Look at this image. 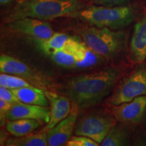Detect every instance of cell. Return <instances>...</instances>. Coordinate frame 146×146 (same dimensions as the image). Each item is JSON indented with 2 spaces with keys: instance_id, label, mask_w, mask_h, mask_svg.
I'll return each instance as SVG.
<instances>
[{
  "instance_id": "2",
  "label": "cell",
  "mask_w": 146,
  "mask_h": 146,
  "mask_svg": "<svg viewBox=\"0 0 146 146\" xmlns=\"http://www.w3.org/2000/svg\"><path fill=\"white\" fill-rule=\"evenodd\" d=\"M81 9L78 0H26L18 2L8 15L5 23L30 17L48 21L66 16Z\"/></svg>"
},
{
  "instance_id": "17",
  "label": "cell",
  "mask_w": 146,
  "mask_h": 146,
  "mask_svg": "<svg viewBox=\"0 0 146 146\" xmlns=\"http://www.w3.org/2000/svg\"><path fill=\"white\" fill-rule=\"evenodd\" d=\"M74 56L76 60L74 68H86L93 66L96 65L101 59V56L84 42L78 43Z\"/></svg>"
},
{
  "instance_id": "26",
  "label": "cell",
  "mask_w": 146,
  "mask_h": 146,
  "mask_svg": "<svg viewBox=\"0 0 146 146\" xmlns=\"http://www.w3.org/2000/svg\"><path fill=\"white\" fill-rule=\"evenodd\" d=\"M10 1L11 0H0V3H1V5H4L9 3Z\"/></svg>"
},
{
  "instance_id": "13",
  "label": "cell",
  "mask_w": 146,
  "mask_h": 146,
  "mask_svg": "<svg viewBox=\"0 0 146 146\" xmlns=\"http://www.w3.org/2000/svg\"><path fill=\"white\" fill-rule=\"evenodd\" d=\"M45 94L51 105L50 120L43 129V132H47L68 116L72 108L68 97L60 96L52 91H45Z\"/></svg>"
},
{
  "instance_id": "14",
  "label": "cell",
  "mask_w": 146,
  "mask_h": 146,
  "mask_svg": "<svg viewBox=\"0 0 146 146\" xmlns=\"http://www.w3.org/2000/svg\"><path fill=\"white\" fill-rule=\"evenodd\" d=\"M20 102L28 104L48 107L50 104L45 91L36 87H27L12 89Z\"/></svg>"
},
{
  "instance_id": "11",
  "label": "cell",
  "mask_w": 146,
  "mask_h": 146,
  "mask_svg": "<svg viewBox=\"0 0 146 146\" xmlns=\"http://www.w3.org/2000/svg\"><path fill=\"white\" fill-rule=\"evenodd\" d=\"M23 118L35 119L48 123L50 120V110L48 107L28 104L19 102L14 104L7 114L9 121Z\"/></svg>"
},
{
  "instance_id": "5",
  "label": "cell",
  "mask_w": 146,
  "mask_h": 146,
  "mask_svg": "<svg viewBox=\"0 0 146 146\" xmlns=\"http://www.w3.org/2000/svg\"><path fill=\"white\" fill-rule=\"evenodd\" d=\"M146 96V64H140L120 81L108 102L116 106L130 102L137 97Z\"/></svg>"
},
{
  "instance_id": "12",
  "label": "cell",
  "mask_w": 146,
  "mask_h": 146,
  "mask_svg": "<svg viewBox=\"0 0 146 146\" xmlns=\"http://www.w3.org/2000/svg\"><path fill=\"white\" fill-rule=\"evenodd\" d=\"M129 59L133 64H141L146 59V12L135 25Z\"/></svg>"
},
{
  "instance_id": "4",
  "label": "cell",
  "mask_w": 146,
  "mask_h": 146,
  "mask_svg": "<svg viewBox=\"0 0 146 146\" xmlns=\"http://www.w3.org/2000/svg\"><path fill=\"white\" fill-rule=\"evenodd\" d=\"M84 43L102 58L118 57L127 47L126 35L121 31L107 27H85L78 31Z\"/></svg>"
},
{
  "instance_id": "22",
  "label": "cell",
  "mask_w": 146,
  "mask_h": 146,
  "mask_svg": "<svg viewBox=\"0 0 146 146\" xmlns=\"http://www.w3.org/2000/svg\"><path fill=\"white\" fill-rule=\"evenodd\" d=\"M67 146H98L100 143L86 136L76 135L71 137L67 142Z\"/></svg>"
},
{
  "instance_id": "18",
  "label": "cell",
  "mask_w": 146,
  "mask_h": 146,
  "mask_svg": "<svg viewBox=\"0 0 146 146\" xmlns=\"http://www.w3.org/2000/svg\"><path fill=\"white\" fill-rule=\"evenodd\" d=\"M39 122L37 120L28 118L11 120L6 124V130L14 137L25 136L38 129Z\"/></svg>"
},
{
  "instance_id": "28",
  "label": "cell",
  "mask_w": 146,
  "mask_h": 146,
  "mask_svg": "<svg viewBox=\"0 0 146 146\" xmlns=\"http://www.w3.org/2000/svg\"><path fill=\"white\" fill-rule=\"evenodd\" d=\"M18 2H22V1H26V0H17Z\"/></svg>"
},
{
  "instance_id": "19",
  "label": "cell",
  "mask_w": 146,
  "mask_h": 146,
  "mask_svg": "<svg viewBox=\"0 0 146 146\" xmlns=\"http://www.w3.org/2000/svg\"><path fill=\"white\" fill-rule=\"evenodd\" d=\"M8 146H46L47 143V132L37 134H29L16 138H9L5 142Z\"/></svg>"
},
{
  "instance_id": "23",
  "label": "cell",
  "mask_w": 146,
  "mask_h": 146,
  "mask_svg": "<svg viewBox=\"0 0 146 146\" xmlns=\"http://www.w3.org/2000/svg\"><path fill=\"white\" fill-rule=\"evenodd\" d=\"M0 99L10 102L13 104L20 102L12 89L2 86H0Z\"/></svg>"
},
{
  "instance_id": "21",
  "label": "cell",
  "mask_w": 146,
  "mask_h": 146,
  "mask_svg": "<svg viewBox=\"0 0 146 146\" xmlns=\"http://www.w3.org/2000/svg\"><path fill=\"white\" fill-rule=\"evenodd\" d=\"M0 86L10 89L35 87L29 82L20 76L13 75V74H5V73H1L0 74Z\"/></svg>"
},
{
  "instance_id": "24",
  "label": "cell",
  "mask_w": 146,
  "mask_h": 146,
  "mask_svg": "<svg viewBox=\"0 0 146 146\" xmlns=\"http://www.w3.org/2000/svg\"><path fill=\"white\" fill-rule=\"evenodd\" d=\"M13 104L0 99V121L1 127L5 125V120L7 118V114L12 108Z\"/></svg>"
},
{
  "instance_id": "8",
  "label": "cell",
  "mask_w": 146,
  "mask_h": 146,
  "mask_svg": "<svg viewBox=\"0 0 146 146\" xmlns=\"http://www.w3.org/2000/svg\"><path fill=\"white\" fill-rule=\"evenodd\" d=\"M6 25L9 30L30 36L36 41L48 39L54 33L48 23L35 18H21L6 23Z\"/></svg>"
},
{
  "instance_id": "16",
  "label": "cell",
  "mask_w": 146,
  "mask_h": 146,
  "mask_svg": "<svg viewBox=\"0 0 146 146\" xmlns=\"http://www.w3.org/2000/svg\"><path fill=\"white\" fill-rule=\"evenodd\" d=\"M126 124L115 125L100 143L101 146H124L131 145V136Z\"/></svg>"
},
{
  "instance_id": "15",
  "label": "cell",
  "mask_w": 146,
  "mask_h": 146,
  "mask_svg": "<svg viewBox=\"0 0 146 146\" xmlns=\"http://www.w3.org/2000/svg\"><path fill=\"white\" fill-rule=\"evenodd\" d=\"M78 41L72 37H69L62 49L56 51L51 55V58L57 64L66 68L75 67L74 53L78 45Z\"/></svg>"
},
{
  "instance_id": "27",
  "label": "cell",
  "mask_w": 146,
  "mask_h": 146,
  "mask_svg": "<svg viewBox=\"0 0 146 146\" xmlns=\"http://www.w3.org/2000/svg\"><path fill=\"white\" fill-rule=\"evenodd\" d=\"M143 122H144V126H145V128L146 129V110H145V115H144V118H143Z\"/></svg>"
},
{
  "instance_id": "9",
  "label": "cell",
  "mask_w": 146,
  "mask_h": 146,
  "mask_svg": "<svg viewBox=\"0 0 146 146\" xmlns=\"http://www.w3.org/2000/svg\"><path fill=\"white\" fill-rule=\"evenodd\" d=\"M146 110V96L137 97L130 102L113 106L111 114L116 121L126 125H134L143 120Z\"/></svg>"
},
{
  "instance_id": "6",
  "label": "cell",
  "mask_w": 146,
  "mask_h": 146,
  "mask_svg": "<svg viewBox=\"0 0 146 146\" xmlns=\"http://www.w3.org/2000/svg\"><path fill=\"white\" fill-rule=\"evenodd\" d=\"M0 71L24 78L33 86L44 91H51L54 83L50 78L38 72L17 58L6 54L0 56Z\"/></svg>"
},
{
  "instance_id": "10",
  "label": "cell",
  "mask_w": 146,
  "mask_h": 146,
  "mask_svg": "<svg viewBox=\"0 0 146 146\" xmlns=\"http://www.w3.org/2000/svg\"><path fill=\"white\" fill-rule=\"evenodd\" d=\"M78 109L72 105L70 114L64 119L47 131L48 145L60 146L66 145L67 142L72 137L78 118Z\"/></svg>"
},
{
  "instance_id": "20",
  "label": "cell",
  "mask_w": 146,
  "mask_h": 146,
  "mask_svg": "<svg viewBox=\"0 0 146 146\" xmlns=\"http://www.w3.org/2000/svg\"><path fill=\"white\" fill-rule=\"evenodd\" d=\"M70 36L62 33H54L52 36L48 39L38 41L40 49L45 54L51 56L56 51L64 47L65 43Z\"/></svg>"
},
{
  "instance_id": "7",
  "label": "cell",
  "mask_w": 146,
  "mask_h": 146,
  "mask_svg": "<svg viewBox=\"0 0 146 146\" xmlns=\"http://www.w3.org/2000/svg\"><path fill=\"white\" fill-rule=\"evenodd\" d=\"M116 122L112 114H90L76 124L74 133L76 135L88 137L100 145Z\"/></svg>"
},
{
  "instance_id": "25",
  "label": "cell",
  "mask_w": 146,
  "mask_h": 146,
  "mask_svg": "<svg viewBox=\"0 0 146 146\" xmlns=\"http://www.w3.org/2000/svg\"><path fill=\"white\" fill-rule=\"evenodd\" d=\"M131 0H93L94 3L98 5L107 7H115L124 5Z\"/></svg>"
},
{
  "instance_id": "3",
  "label": "cell",
  "mask_w": 146,
  "mask_h": 146,
  "mask_svg": "<svg viewBox=\"0 0 146 146\" xmlns=\"http://www.w3.org/2000/svg\"><path fill=\"white\" fill-rule=\"evenodd\" d=\"M85 21L92 26L120 30L130 25L135 19V11L130 5L107 7L93 5L80 9L68 16Z\"/></svg>"
},
{
  "instance_id": "1",
  "label": "cell",
  "mask_w": 146,
  "mask_h": 146,
  "mask_svg": "<svg viewBox=\"0 0 146 146\" xmlns=\"http://www.w3.org/2000/svg\"><path fill=\"white\" fill-rule=\"evenodd\" d=\"M120 75L119 69L109 68L73 76L66 84V94L78 109L94 106L112 92Z\"/></svg>"
}]
</instances>
